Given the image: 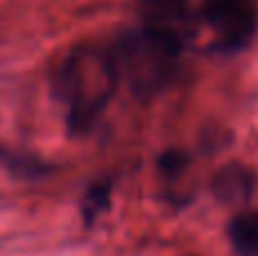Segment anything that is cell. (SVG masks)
<instances>
[{"label": "cell", "mask_w": 258, "mask_h": 256, "mask_svg": "<svg viewBox=\"0 0 258 256\" xmlns=\"http://www.w3.org/2000/svg\"><path fill=\"white\" fill-rule=\"evenodd\" d=\"M118 66L113 54L100 48H77L54 73V91L68 107V125L84 132L93 125L118 84Z\"/></svg>", "instance_id": "6da1fadb"}, {"label": "cell", "mask_w": 258, "mask_h": 256, "mask_svg": "<svg viewBox=\"0 0 258 256\" xmlns=\"http://www.w3.org/2000/svg\"><path fill=\"white\" fill-rule=\"evenodd\" d=\"M109 204V188L107 186H91V190L84 198V216L86 220H95L100 211Z\"/></svg>", "instance_id": "8992f818"}, {"label": "cell", "mask_w": 258, "mask_h": 256, "mask_svg": "<svg viewBox=\"0 0 258 256\" xmlns=\"http://www.w3.org/2000/svg\"><path fill=\"white\" fill-rule=\"evenodd\" d=\"M161 166H163L168 172L181 170V168H183V154L181 152H168L163 157V163H161Z\"/></svg>", "instance_id": "ba28073f"}, {"label": "cell", "mask_w": 258, "mask_h": 256, "mask_svg": "<svg viewBox=\"0 0 258 256\" xmlns=\"http://www.w3.org/2000/svg\"><path fill=\"white\" fill-rule=\"evenodd\" d=\"M143 3L154 14H159L161 18H172L177 14H181L183 7H186V0H143Z\"/></svg>", "instance_id": "52a82bcc"}, {"label": "cell", "mask_w": 258, "mask_h": 256, "mask_svg": "<svg viewBox=\"0 0 258 256\" xmlns=\"http://www.w3.org/2000/svg\"><path fill=\"white\" fill-rule=\"evenodd\" d=\"M215 188H218V195L224 202H233V200H240L249 193L251 177L242 166H229L227 170H222L218 175Z\"/></svg>", "instance_id": "5b68a950"}, {"label": "cell", "mask_w": 258, "mask_h": 256, "mask_svg": "<svg viewBox=\"0 0 258 256\" xmlns=\"http://www.w3.org/2000/svg\"><path fill=\"white\" fill-rule=\"evenodd\" d=\"M204 18L229 50L245 48L258 27V0H204Z\"/></svg>", "instance_id": "3957f363"}, {"label": "cell", "mask_w": 258, "mask_h": 256, "mask_svg": "<svg viewBox=\"0 0 258 256\" xmlns=\"http://www.w3.org/2000/svg\"><path fill=\"white\" fill-rule=\"evenodd\" d=\"M229 238L238 256H258V211H247L233 218Z\"/></svg>", "instance_id": "277c9868"}, {"label": "cell", "mask_w": 258, "mask_h": 256, "mask_svg": "<svg viewBox=\"0 0 258 256\" xmlns=\"http://www.w3.org/2000/svg\"><path fill=\"white\" fill-rule=\"evenodd\" d=\"M179 54L181 39L168 25L150 23L122 36L113 59L118 75L127 77L134 93L147 98L170 84L179 66Z\"/></svg>", "instance_id": "7a4b0ae2"}]
</instances>
